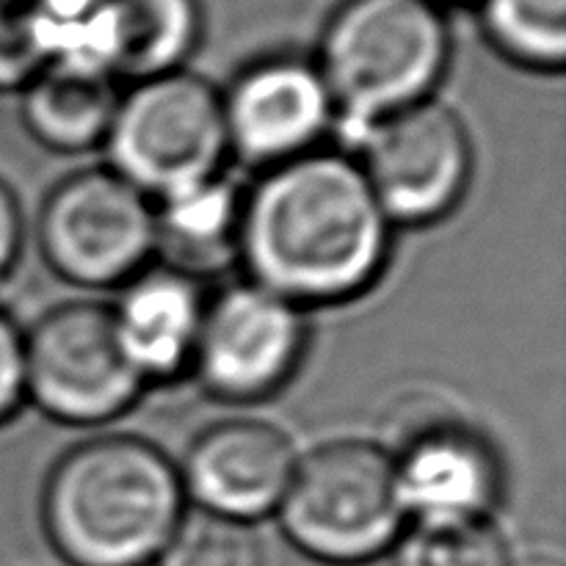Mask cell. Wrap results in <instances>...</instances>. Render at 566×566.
I'll list each match as a JSON object with an SVG mask.
<instances>
[{"instance_id": "1", "label": "cell", "mask_w": 566, "mask_h": 566, "mask_svg": "<svg viewBox=\"0 0 566 566\" xmlns=\"http://www.w3.org/2000/svg\"><path fill=\"white\" fill-rule=\"evenodd\" d=\"M392 230L357 158L318 147L269 166L243 191L238 263L302 310L343 304L376 285Z\"/></svg>"}, {"instance_id": "2", "label": "cell", "mask_w": 566, "mask_h": 566, "mask_svg": "<svg viewBox=\"0 0 566 566\" xmlns=\"http://www.w3.org/2000/svg\"><path fill=\"white\" fill-rule=\"evenodd\" d=\"M186 509L180 468L133 434H99L70 448L42 490L44 534L72 566L158 562Z\"/></svg>"}, {"instance_id": "3", "label": "cell", "mask_w": 566, "mask_h": 566, "mask_svg": "<svg viewBox=\"0 0 566 566\" xmlns=\"http://www.w3.org/2000/svg\"><path fill=\"white\" fill-rule=\"evenodd\" d=\"M451 53L448 14L431 0H340L313 61L346 153L381 116L437 97Z\"/></svg>"}, {"instance_id": "4", "label": "cell", "mask_w": 566, "mask_h": 566, "mask_svg": "<svg viewBox=\"0 0 566 566\" xmlns=\"http://www.w3.org/2000/svg\"><path fill=\"white\" fill-rule=\"evenodd\" d=\"M274 514L298 551L326 564L370 562L409 523L390 453L370 440H335L298 457Z\"/></svg>"}, {"instance_id": "5", "label": "cell", "mask_w": 566, "mask_h": 566, "mask_svg": "<svg viewBox=\"0 0 566 566\" xmlns=\"http://www.w3.org/2000/svg\"><path fill=\"white\" fill-rule=\"evenodd\" d=\"M103 147L108 169L149 199L210 180L230 155L221 92L188 70L133 81Z\"/></svg>"}, {"instance_id": "6", "label": "cell", "mask_w": 566, "mask_h": 566, "mask_svg": "<svg viewBox=\"0 0 566 566\" xmlns=\"http://www.w3.org/2000/svg\"><path fill=\"white\" fill-rule=\"evenodd\" d=\"M147 387L122 352L108 304H59L25 332V401L59 423H111Z\"/></svg>"}, {"instance_id": "7", "label": "cell", "mask_w": 566, "mask_h": 566, "mask_svg": "<svg viewBox=\"0 0 566 566\" xmlns=\"http://www.w3.org/2000/svg\"><path fill=\"white\" fill-rule=\"evenodd\" d=\"M36 235L61 280L125 285L155 260V202L108 166L83 169L48 193Z\"/></svg>"}, {"instance_id": "8", "label": "cell", "mask_w": 566, "mask_h": 566, "mask_svg": "<svg viewBox=\"0 0 566 566\" xmlns=\"http://www.w3.org/2000/svg\"><path fill=\"white\" fill-rule=\"evenodd\" d=\"M392 224L423 227L459 208L473 177L462 116L437 97L381 116L352 147Z\"/></svg>"}, {"instance_id": "9", "label": "cell", "mask_w": 566, "mask_h": 566, "mask_svg": "<svg viewBox=\"0 0 566 566\" xmlns=\"http://www.w3.org/2000/svg\"><path fill=\"white\" fill-rule=\"evenodd\" d=\"M307 337V310L252 280L230 282L205 304L191 374L219 401H265L293 379Z\"/></svg>"}, {"instance_id": "10", "label": "cell", "mask_w": 566, "mask_h": 566, "mask_svg": "<svg viewBox=\"0 0 566 566\" xmlns=\"http://www.w3.org/2000/svg\"><path fill=\"white\" fill-rule=\"evenodd\" d=\"M230 155L254 169L313 153L335 130V103L313 59L293 53L252 61L221 92Z\"/></svg>"}, {"instance_id": "11", "label": "cell", "mask_w": 566, "mask_h": 566, "mask_svg": "<svg viewBox=\"0 0 566 566\" xmlns=\"http://www.w3.org/2000/svg\"><path fill=\"white\" fill-rule=\"evenodd\" d=\"M385 448L409 520L492 517L503 492L501 457L473 426L429 412Z\"/></svg>"}, {"instance_id": "12", "label": "cell", "mask_w": 566, "mask_h": 566, "mask_svg": "<svg viewBox=\"0 0 566 566\" xmlns=\"http://www.w3.org/2000/svg\"><path fill=\"white\" fill-rule=\"evenodd\" d=\"M298 453L276 426L232 418L205 429L180 464L186 497L197 509L252 523L274 514L291 486Z\"/></svg>"}, {"instance_id": "13", "label": "cell", "mask_w": 566, "mask_h": 566, "mask_svg": "<svg viewBox=\"0 0 566 566\" xmlns=\"http://www.w3.org/2000/svg\"><path fill=\"white\" fill-rule=\"evenodd\" d=\"M119 287L111 318L122 352L144 381L177 379L191 370L208 304L202 280L164 263H149Z\"/></svg>"}, {"instance_id": "14", "label": "cell", "mask_w": 566, "mask_h": 566, "mask_svg": "<svg viewBox=\"0 0 566 566\" xmlns=\"http://www.w3.org/2000/svg\"><path fill=\"white\" fill-rule=\"evenodd\" d=\"M153 202L155 258L160 263L193 280L238 263L243 191L224 171Z\"/></svg>"}, {"instance_id": "15", "label": "cell", "mask_w": 566, "mask_h": 566, "mask_svg": "<svg viewBox=\"0 0 566 566\" xmlns=\"http://www.w3.org/2000/svg\"><path fill=\"white\" fill-rule=\"evenodd\" d=\"M119 94V83L108 72L50 61L20 88V114L39 144L81 153L105 142Z\"/></svg>"}, {"instance_id": "16", "label": "cell", "mask_w": 566, "mask_h": 566, "mask_svg": "<svg viewBox=\"0 0 566 566\" xmlns=\"http://www.w3.org/2000/svg\"><path fill=\"white\" fill-rule=\"evenodd\" d=\"M202 25L199 0H111V70L130 83L186 70Z\"/></svg>"}, {"instance_id": "17", "label": "cell", "mask_w": 566, "mask_h": 566, "mask_svg": "<svg viewBox=\"0 0 566 566\" xmlns=\"http://www.w3.org/2000/svg\"><path fill=\"white\" fill-rule=\"evenodd\" d=\"M486 42L517 66L562 72L566 64V0H475Z\"/></svg>"}, {"instance_id": "18", "label": "cell", "mask_w": 566, "mask_h": 566, "mask_svg": "<svg viewBox=\"0 0 566 566\" xmlns=\"http://www.w3.org/2000/svg\"><path fill=\"white\" fill-rule=\"evenodd\" d=\"M396 566H512V551L492 517L409 520L392 545Z\"/></svg>"}, {"instance_id": "19", "label": "cell", "mask_w": 566, "mask_h": 566, "mask_svg": "<svg viewBox=\"0 0 566 566\" xmlns=\"http://www.w3.org/2000/svg\"><path fill=\"white\" fill-rule=\"evenodd\" d=\"M158 562L160 566H263V547L252 523L191 506Z\"/></svg>"}, {"instance_id": "20", "label": "cell", "mask_w": 566, "mask_h": 566, "mask_svg": "<svg viewBox=\"0 0 566 566\" xmlns=\"http://www.w3.org/2000/svg\"><path fill=\"white\" fill-rule=\"evenodd\" d=\"M42 22L33 0H0V92H20L48 66Z\"/></svg>"}, {"instance_id": "21", "label": "cell", "mask_w": 566, "mask_h": 566, "mask_svg": "<svg viewBox=\"0 0 566 566\" xmlns=\"http://www.w3.org/2000/svg\"><path fill=\"white\" fill-rule=\"evenodd\" d=\"M25 403V332L0 307V426Z\"/></svg>"}, {"instance_id": "22", "label": "cell", "mask_w": 566, "mask_h": 566, "mask_svg": "<svg viewBox=\"0 0 566 566\" xmlns=\"http://www.w3.org/2000/svg\"><path fill=\"white\" fill-rule=\"evenodd\" d=\"M22 210L9 182L0 180V282L14 271L22 249Z\"/></svg>"}, {"instance_id": "23", "label": "cell", "mask_w": 566, "mask_h": 566, "mask_svg": "<svg viewBox=\"0 0 566 566\" xmlns=\"http://www.w3.org/2000/svg\"><path fill=\"white\" fill-rule=\"evenodd\" d=\"M512 566H562V562L551 556H531L525 558V562H514Z\"/></svg>"}, {"instance_id": "24", "label": "cell", "mask_w": 566, "mask_h": 566, "mask_svg": "<svg viewBox=\"0 0 566 566\" xmlns=\"http://www.w3.org/2000/svg\"><path fill=\"white\" fill-rule=\"evenodd\" d=\"M431 3L442 6L448 11V6H459V3H475V0H431Z\"/></svg>"}]
</instances>
